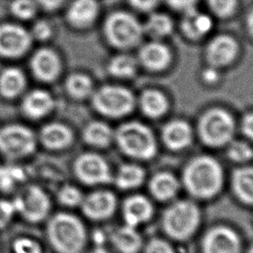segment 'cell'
Here are the masks:
<instances>
[{
  "label": "cell",
  "instance_id": "cell-1",
  "mask_svg": "<svg viewBox=\"0 0 253 253\" xmlns=\"http://www.w3.org/2000/svg\"><path fill=\"white\" fill-rule=\"evenodd\" d=\"M183 183L194 197L207 199L216 195L222 184V170L219 163L210 156H200L186 166Z\"/></svg>",
  "mask_w": 253,
  "mask_h": 253
},
{
  "label": "cell",
  "instance_id": "cell-2",
  "mask_svg": "<svg viewBox=\"0 0 253 253\" xmlns=\"http://www.w3.org/2000/svg\"><path fill=\"white\" fill-rule=\"evenodd\" d=\"M47 237L58 253H80L86 240L82 222L72 214L56 213L47 224Z\"/></svg>",
  "mask_w": 253,
  "mask_h": 253
},
{
  "label": "cell",
  "instance_id": "cell-3",
  "mask_svg": "<svg viewBox=\"0 0 253 253\" xmlns=\"http://www.w3.org/2000/svg\"><path fill=\"white\" fill-rule=\"evenodd\" d=\"M200 222L198 207L187 200L178 201L164 212L163 227L166 233L178 240L189 238Z\"/></svg>",
  "mask_w": 253,
  "mask_h": 253
},
{
  "label": "cell",
  "instance_id": "cell-4",
  "mask_svg": "<svg viewBox=\"0 0 253 253\" xmlns=\"http://www.w3.org/2000/svg\"><path fill=\"white\" fill-rule=\"evenodd\" d=\"M121 149L127 155L139 158H151L156 152V142L151 130L139 123H127L122 126L116 134Z\"/></svg>",
  "mask_w": 253,
  "mask_h": 253
},
{
  "label": "cell",
  "instance_id": "cell-5",
  "mask_svg": "<svg viewBox=\"0 0 253 253\" xmlns=\"http://www.w3.org/2000/svg\"><path fill=\"white\" fill-rule=\"evenodd\" d=\"M234 132V122L231 116L221 109L207 112L200 122V134L203 141L211 146L227 143Z\"/></svg>",
  "mask_w": 253,
  "mask_h": 253
},
{
  "label": "cell",
  "instance_id": "cell-6",
  "mask_svg": "<svg viewBox=\"0 0 253 253\" xmlns=\"http://www.w3.org/2000/svg\"><path fill=\"white\" fill-rule=\"evenodd\" d=\"M106 34L114 45L118 47H129L139 42L142 28L133 16L119 12L108 18L106 22Z\"/></svg>",
  "mask_w": 253,
  "mask_h": 253
},
{
  "label": "cell",
  "instance_id": "cell-7",
  "mask_svg": "<svg viewBox=\"0 0 253 253\" xmlns=\"http://www.w3.org/2000/svg\"><path fill=\"white\" fill-rule=\"evenodd\" d=\"M132 94L123 87L105 86L94 96L96 109L110 117H121L129 113L133 107Z\"/></svg>",
  "mask_w": 253,
  "mask_h": 253
},
{
  "label": "cell",
  "instance_id": "cell-8",
  "mask_svg": "<svg viewBox=\"0 0 253 253\" xmlns=\"http://www.w3.org/2000/svg\"><path fill=\"white\" fill-rule=\"evenodd\" d=\"M15 211L20 212L29 221L37 222L43 219L50 208L46 194L37 186L23 190L13 201Z\"/></svg>",
  "mask_w": 253,
  "mask_h": 253
},
{
  "label": "cell",
  "instance_id": "cell-9",
  "mask_svg": "<svg viewBox=\"0 0 253 253\" xmlns=\"http://www.w3.org/2000/svg\"><path fill=\"white\" fill-rule=\"evenodd\" d=\"M35 146V136L25 126H8L0 129V151L8 157L26 156L34 151Z\"/></svg>",
  "mask_w": 253,
  "mask_h": 253
},
{
  "label": "cell",
  "instance_id": "cell-10",
  "mask_svg": "<svg viewBox=\"0 0 253 253\" xmlns=\"http://www.w3.org/2000/svg\"><path fill=\"white\" fill-rule=\"evenodd\" d=\"M78 179L88 185L105 184L111 181L108 163L100 155L85 153L79 156L74 164Z\"/></svg>",
  "mask_w": 253,
  "mask_h": 253
},
{
  "label": "cell",
  "instance_id": "cell-11",
  "mask_svg": "<svg viewBox=\"0 0 253 253\" xmlns=\"http://www.w3.org/2000/svg\"><path fill=\"white\" fill-rule=\"evenodd\" d=\"M203 251L204 253H240V241L231 228L216 226L206 233Z\"/></svg>",
  "mask_w": 253,
  "mask_h": 253
},
{
  "label": "cell",
  "instance_id": "cell-12",
  "mask_svg": "<svg viewBox=\"0 0 253 253\" xmlns=\"http://www.w3.org/2000/svg\"><path fill=\"white\" fill-rule=\"evenodd\" d=\"M83 213L91 219L100 220L111 216L117 206L114 194L108 191H97L83 199L81 203Z\"/></svg>",
  "mask_w": 253,
  "mask_h": 253
},
{
  "label": "cell",
  "instance_id": "cell-13",
  "mask_svg": "<svg viewBox=\"0 0 253 253\" xmlns=\"http://www.w3.org/2000/svg\"><path fill=\"white\" fill-rule=\"evenodd\" d=\"M29 43L30 37L23 28L14 25L0 27V54L19 55L26 50Z\"/></svg>",
  "mask_w": 253,
  "mask_h": 253
},
{
  "label": "cell",
  "instance_id": "cell-14",
  "mask_svg": "<svg viewBox=\"0 0 253 253\" xmlns=\"http://www.w3.org/2000/svg\"><path fill=\"white\" fill-rule=\"evenodd\" d=\"M153 209L151 203L143 196L135 195L125 201L123 206V215L126 224L136 227L137 225L147 221Z\"/></svg>",
  "mask_w": 253,
  "mask_h": 253
},
{
  "label": "cell",
  "instance_id": "cell-15",
  "mask_svg": "<svg viewBox=\"0 0 253 253\" xmlns=\"http://www.w3.org/2000/svg\"><path fill=\"white\" fill-rule=\"evenodd\" d=\"M237 51L236 42L228 36H218L209 44L207 55L213 65H224L230 62Z\"/></svg>",
  "mask_w": 253,
  "mask_h": 253
},
{
  "label": "cell",
  "instance_id": "cell-16",
  "mask_svg": "<svg viewBox=\"0 0 253 253\" xmlns=\"http://www.w3.org/2000/svg\"><path fill=\"white\" fill-rule=\"evenodd\" d=\"M163 140L171 149H182L190 144L192 132L190 126L182 121L170 122L163 129Z\"/></svg>",
  "mask_w": 253,
  "mask_h": 253
},
{
  "label": "cell",
  "instance_id": "cell-17",
  "mask_svg": "<svg viewBox=\"0 0 253 253\" xmlns=\"http://www.w3.org/2000/svg\"><path fill=\"white\" fill-rule=\"evenodd\" d=\"M32 67L35 74L42 80L54 78L59 69L57 56L49 49L37 51L32 59Z\"/></svg>",
  "mask_w": 253,
  "mask_h": 253
},
{
  "label": "cell",
  "instance_id": "cell-18",
  "mask_svg": "<svg viewBox=\"0 0 253 253\" xmlns=\"http://www.w3.org/2000/svg\"><path fill=\"white\" fill-rule=\"evenodd\" d=\"M112 240L121 253H137L142 243L136 228L127 224L117 228L112 235Z\"/></svg>",
  "mask_w": 253,
  "mask_h": 253
},
{
  "label": "cell",
  "instance_id": "cell-19",
  "mask_svg": "<svg viewBox=\"0 0 253 253\" xmlns=\"http://www.w3.org/2000/svg\"><path fill=\"white\" fill-rule=\"evenodd\" d=\"M183 30L191 38H201L208 34L212 27V21L211 18L198 12L194 7L185 11L183 19Z\"/></svg>",
  "mask_w": 253,
  "mask_h": 253
},
{
  "label": "cell",
  "instance_id": "cell-20",
  "mask_svg": "<svg viewBox=\"0 0 253 253\" xmlns=\"http://www.w3.org/2000/svg\"><path fill=\"white\" fill-rule=\"evenodd\" d=\"M140 60L150 69H162L170 61L171 55L168 48L159 42L146 43L140 49Z\"/></svg>",
  "mask_w": 253,
  "mask_h": 253
},
{
  "label": "cell",
  "instance_id": "cell-21",
  "mask_svg": "<svg viewBox=\"0 0 253 253\" xmlns=\"http://www.w3.org/2000/svg\"><path fill=\"white\" fill-rule=\"evenodd\" d=\"M232 188L240 201L253 205V167L236 169L232 175Z\"/></svg>",
  "mask_w": 253,
  "mask_h": 253
},
{
  "label": "cell",
  "instance_id": "cell-22",
  "mask_svg": "<svg viewBox=\"0 0 253 253\" xmlns=\"http://www.w3.org/2000/svg\"><path fill=\"white\" fill-rule=\"evenodd\" d=\"M149 189L156 199L167 201L177 194L179 190V182L174 175L168 172H160L152 177Z\"/></svg>",
  "mask_w": 253,
  "mask_h": 253
},
{
  "label": "cell",
  "instance_id": "cell-23",
  "mask_svg": "<svg viewBox=\"0 0 253 253\" xmlns=\"http://www.w3.org/2000/svg\"><path fill=\"white\" fill-rule=\"evenodd\" d=\"M42 143L51 149H59L67 146L71 141V132L63 125L50 124L44 126L41 132Z\"/></svg>",
  "mask_w": 253,
  "mask_h": 253
},
{
  "label": "cell",
  "instance_id": "cell-24",
  "mask_svg": "<svg viewBox=\"0 0 253 253\" xmlns=\"http://www.w3.org/2000/svg\"><path fill=\"white\" fill-rule=\"evenodd\" d=\"M97 9L95 0H75L68 10V19L76 26H85L95 18Z\"/></svg>",
  "mask_w": 253,
  "mask_h": 253
},
{
  "label": "cell",
  "instance_id": "cell-25",
  "mask_svg": "<svg viewBox=\"0 0 253 253\" xmlns=\"http://www.w3.org/2000/svg\"><path fill=\"white\" fill-rule=\"evenodd\" d=\"M52 106V99L46 92L34 91L24 101V111L32 118H40L47 113Z\"/></svg>",
  "mask_w": 253,
  "mask_h": 253
},
{
  "label": "cell",
  "instance_id": "cell-26",
  "mask_svg": "<svg viewBox=\"0 0 253 253\" xmlns=\"http://www.w3.org/2000/svg\"><path fill=\"white\" fill-rule=\"evenodd\" d=\"M144 179V171L137 165H123L115 179L116 185L121 189H132L139 186Z\"/></svg>",
  "mask_w": 253,
  "mask_h": 253
},
{
  "label": "cell",
  "instance_id": "cell-27",
  "mask_svg": "<svg viewBox=\"0 0 253 253\" xmlns=\"http://www.w3.org/2000/svg\"><path fill=\"white\" fill-rule=\"evenodd\" d=\"M23 73L16 68H8L0 76V91L5 97L16 96L24 87Z\"/></svg>",
  "mask_w": 253,
  "mask_h": 253
},
{
  "label": "cell",
  "instance_id": "cell-28",
  "mask_svg": "<svg viewBox=\"0 0 253 253\" xmlns=\"http://www.w3.org/2000/svg\"><path fill=\"white\" fill-rule=\"evenodd\" d=\"M142 111L149 117L161 116L167 109V101L163 94L158 91L149 90L143 93L140 99Z\"/></svg>",
  "mask_w": 253,
  "mask_h": 253
},
{
  "label": "cell",
  "instance_id": "cell-29",
  "mask_svg": "<svg viewBox=\"0 0 253 253\" xmlns=\"http://www.w3.org/2000/svg\"><path fill=\"white\" fill-rule=\"evenodd\" d=\"M113 138V131L104 123H92L84 130V139L95 146H106Z\"/></svg>",
  "mask_w": 253,
  "mask_h": 253
},
{
  "label": "cell",
  "instance_id": "cell-30",
  "mask_svg": "<svg viewBox=\"0 0 253 253\" xmlns=\"http://www.w3.org/2000/svg\"><path fill=\"white\" fill-rule=\"evenodd\" d=\"M145 31L152 37L161 38L171 33L172 22L166 15L153 14L145 24Z\"/></svg>",
  "mask_w": 253,
  "mask_h": 253
},
{
  "label": "cell",
  "instance_id": "cell-31",
  "mask_svg": "<svg viewBox=\"0 0 253 253\" xmlns=\"http://www.w3.org/2000/svg\"><path fill=\"white\" fill-rule=\"evenodd\" d=\"M135 60L128 55L114 57L109 65L110 72L118 77H129L135 72Z\"/></svg>",
  "mask_w": 253,
  "mask_h": 253
},
{
  "label": "cell",
  "instance_id": "cell-32",
  "mask_svg": "<svg viewBox=\"0 0 253 253\" xmlns=\"http://www.w3.org/2000/svg\"><path fill=\"white\" fill-rule=\"evenodd\" d=\"M66 86H67L68 92L71 95H73L74 97L81 98L90 93L92 88V83L87 76L81 75V74H75L68 78Z\"/></svg>",
  "mask_w": 253,
  "mask_h": 253
},
{
  "label": "cell",
  "instance_id": "cell-33",
  "mask_svg": "<svg viewBox=\"0 0 253 253\" xmlns=\"http://www.w3.org/2000/svg\"><path fill=\"white\" fill-rule=\"evenodd\" d=\"M23 179V172L17 167H0V188L8 191Z\"/></svg>",
  "mask_w": 253,
  "mask_h": 253
},
{
  "label": "cell",
  "instance_id": "cell-34",
  "mask_svg": "<svg viewBox=\"0 0 253 253\" xmlns=\"http://www.w3.org/2000/svg\"><path fill=\"white\" fill-rule=\"evenodd\" d=\"M227 154L235 162H246L253 157V150L245 142L235 141L229 146Z\"/></svg>",
  "mask_w": 253,
  "mask_h": 253
},
{
  "label": "cell",
  "instance_id": "cell-35",
  "mask_svg": "<svg viewBox=\"0 0 253 253\" xmlns=\"http://www.w3.org/2000/svg\"><path fill=\"white\" fill-rule=\"evenodd\" d=\"M58 201L67 207H76L81 205L84 197L82 193L73 186H65L58 193Z\"/></svg>",
  "mask_w": 253,
  "mask_h": 253
},
{
  "label": "cell",
  "instance_id": "cell-36",
  "mask_svg": "<svg viewBox=\"0 0 253 253\" xmlns=\"http://www.w3.org/2000/svg\"><path fill=\"white\" fill-rule=\"evenodd\" d=\"M11 8L13 14L22 19L31 18L36 12V4L33 0H15Z\"/></svg>",
  "mask_w": 253,
  "mask_h": 253
},
{
  "label": "cell",
  "instance_id": "cell-37",
  "mask_svg": "<svg viewBox=\"0 0 253 253\" xmlns=\"http://www.w3.org/2000/svg\"><path fill=\"white\" fill-rule=\"evenodd\" d=\"M13 250L15 253H42L41 246L27 237L16 239L13 243Z\"/></svg>",
  "mask_w": 253,
  "mask_h": 253
},
{
  "label": "cell",
  "instance_id": "cell-38",
  "mask_svg": "<svg viewBox=\"0 0 253 253\" xmlns=\"http://www.w3.org/2000/svg\"><path fill=\"white\" fill-rule=\"evenodd\" d=\"M209 4L216 15L227 16L234 10L236 0H209Z\"/></svg>",
  "mask_w": 253,
  "mask_h": 253
},
{
  "label": "cell",
  "instance_id": "cell-39",
  "mask_svg": "<svg viewBox=\"0 0 253 253\" xmlns=\"http://www.w3.org/2000/svg\"><path fill=\"white\" fill-rule=\"evenodd\" d=\"M145 253H175V251L173 247L165 240L154 238L147 243Z\"/></svg>",
  "mask_w": 253,
  "mask_h": 253
},
{
  "label": "cell",
  "instance_id": "cell-40",
  "mask_svg": "<svg viewBox=\"0 0 253 253\" xmlns=\"http://www.w3.org/2000/svg\"><path fill=\"white\" fill-rule=\"evenodd\" d=\"M15 212L13 202L0 200V228L5 227Z\"/></svg>",
  "mask_w": 253,
  "mask_h": 253
},
{
  "label": "cell",
  "instance_id": "cell-41",
  "mask_svg": "<svg viewBox=\"0 0 253 253\" xmlns=\"http://www.w3.org/2000/svg\"><path fill=\"white\" fill-rule=\"evenodd\" d=\"M33 32H34V35L36 38H38L40 40H45L50 35V28L46 23L40 22L35 25Z\"/></svg>",
  "mask_w": 253,
  "mask_h": 253
},
{
  "label": "cell",
  "instance_id": "cell-42",
  "mask_svg": "<svg viewBox=\"0 0 253 253\" xmlns=\"http://www.w3.org/2000/svg\"><path fill=\"white\" fill-rule=\"evenodd\" d=\"M132 7L140 11H150L156 4L157 0H129Z\"/></svg>",
  "mask_w": 253,
  "mask_h": 253
},
{
  "label": "cell",
  "instance_id": "cell-43",
  "mask_svg": "<svg viewBox=\"0 0 253 253\" xmlns=\"http://www.w3.org/2000/svg\"><path fill=\"white\" fill-rule=\"evenodd\" d=\"M170 6L179 10H188L194 7L197 0H166Z\"/></svg>",
  "mask_w": 253,
  "mask_h": 253
},
{
  "label": "cell",
  "instance_id": "cell-44",
  "mask_svg": "<svg viewBox=\"0 0 253 253\" xmlns=\"http://www.w3.org/2000/svg\"><path fill=\"white\" fill-rule=\"evenodd\" d=\"M243 132L251 139H253V114L245 117L242 124Z\"/></svg>",
  "mask_w": 253,
  "mask_h": 253
},
{
  "label": "cell",
  "instance_id": "cell-45",
  "mask_svg": "<svg viewBox=\"0 0 253 253\" xmlns=\"http://www.w3.org/2000/svg\"><path fill=\"white\" fill-rule=\"evenodd\" d=\"M204 79L208 82H214L217 79V73L214 69H207L204 72Z\"/></svg>",
  "mask_w": 253,
  "mask_h": 253
},
{
  "label": "cell",
  "instance_id": "cell-46",
  "mask_svg": "<svg viewBox=\"0 0 253 253\" xmlns=\"http://www.w3.org/2000/svg\"><path fill=\"white\" fill-rule=\"evenodd\" d=\"M39 1L43 7L48 9H53L62 2V0H39Z\"/></svg>",
  "mask_w": 253,
  "mask_h": 253
},
{
  "label": "cell",
  "instance_id": "cell-47",
  "mask_svg": "<svg viewBox=\"0 0 253 253\" xmlns=\"http://www.w3.org/2000/svg\"><path fill=\"white\" fill-rule=\"evenodd\" d=\"M247 24H248V28H249L250 33L253 35V10L250 12V14H249V16H248Z\"/></svg>",
  "mask_w": 253,
  "mask_h": 253
},
{
  "label": "cell",
  "instance_id": "cell-48",
  "mask_svg": "<svg viewBox=\"0 0 253 253\" xmlns=\"http://www.w3.org/2000/svg\"><path fill=\"white\" fill-rule=\"evenodd\" d=\"M89 253H109V252L107 250H105L104 248H102L101 246H98L95 249H93L92 251H90Z\"/></svg>",
  "mask_w": 253,
  "mask_h": 253
},
{
  "label": "cell",
  "instance_id": "cell-49",
  "mask_svg": "<svg viewBox=\"0 0 253 253\" xmlns=\"http://www.w3.org/2000/svg\"><path fill=\"white\" fill-rule=\"evenodd\" d=\"M247 253H253V246L248 250V252Z\"/></svg>",
  "mask_w": 253,
  "mask_h": 253
}]
</instances>
